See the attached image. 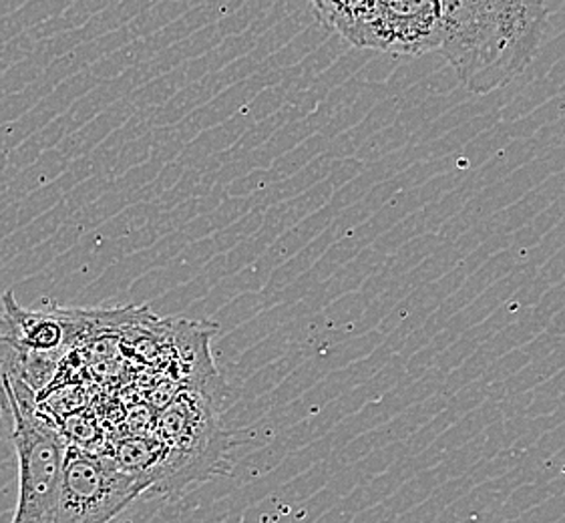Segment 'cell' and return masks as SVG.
Instances as JSON below:
<instances>
[{"label":"cell","instance_id":"obj_1","mask_svg":"<svg viewBox=\"0 0 565 523\" xmlns=\"http://www.w3.org/2000/svg\"><path fill=\"white\" fill-rule=\"evenodd\" d=\"M441 51L467 92L505 87L532 65L547 29L543 0H439Z\"/></svg>","mask_w":565,"mask_h":523},{"label":"cell","instance_id":"obj_2","mask_svg":"<svg viewBox=\"0 0 565 523\" xmlns=\"http://www.w3.org/2000/svg\"><path fill=\"white\" fill-rule=\"evenodd\" d=\"M12 456L19 466V501L12 522L53 523L67 461V435L41 410L36 388L14 381Z\"/></svg>","mask_w":565,"mask_h":523},{"label":"cell","instance_id":"obj_3","mask_svg":"<svg viewBox=\"0 0 565 523\" xmlns=\"http://www.w3.org/2000/svg\"><path fill=\"white\" fill-rule=\"evenodd\" d=\"M159 463L149 491L171 495L190 481L222 471L226 461L227 433L220 410L205 393H183L159 417Z\"/></svg>","mask_w":565,"mask_h":523},{"label":"cell","instance_id":"obj_4","mask_svg":"<svg viewBox=\"0 0 565 523\" xmlns=\"http://www.w3.org/2000/svg\"><path fill=\"white\" fill-rule=\"evenodd\" d=\"M143 491V483L115 457L68 445L53 523L111 522Z\"/></svg>","mask_w":565,"mask_h":523},{"label":"cell","instance_id":"obj_5","mask_svg":"<svg viewBox=\"0 0 565 523\" xmlns=\"http://www.w3.org/2000/svg\"><path fill=\"white\" fill-rule=\"evenodd\" d=\"M441 46L439 0H385L381 53L420 57Z\"/></svg>","mask_w":565,"mask_h":523},{"label":"cell","instance_id":"obj_6","mask_svg":"<svg viewBox=\"0 0 565 523\" xmlns=\"http://www.w3.org/2000/svg\"><path fill=\"white\" fill-rule=\"evenodd\" d=\"M318 23L359 49L381 51L385 0H310Z\"/></svg>","mask_w":565,"mask_h":523},{"label":"cell","instance_id":"obj_7","mask_svg":"<svg viewBox=\"0 0 565 523\" xmlns=\"http://www.w3.org/2000/svg\"><path fill=\"white\" fill-rule=\"evenodd\" d=\"M19 378L31 385L26 361L19 351V346L12 341L9 324L4 319V310H0V463L12 456V431H14L12 403H14V381Z\"/></svg>","mask_w":565,"mask_h":523}]
</instances>
